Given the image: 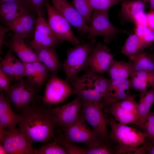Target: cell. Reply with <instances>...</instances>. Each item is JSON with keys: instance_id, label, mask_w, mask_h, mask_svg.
<instances>
[{"instance_id": "obj_1", "label": "cell", "mask_w": 154, "mask_h": 154, "mask_svg": "<svg viewBox=\"0 0 154 154\" xmlns=\"http://www.w3.org/2000/svg\"><path fill=\"white\" fill-rule=\"evenodd\" d=\"M35 101L29 109L22 113L18 129L32 143L47 142L59 125L49 105H37Z\"/></svg>"}, {"instance_id": "obj_2", "label": "cell", "mask_w": 154, "mask_h": 154, "mask_svg": "<svg viewBox=\"0 0 154 154\" xmlns=\"http://www.w3.org/2000/svg\"><path fill=\"white\" fill-rule=\"evenodd\" d=\"M110 127L109 139L113 143L116 154H141L140 147L147 137L143 131L117 122L112 117H106Z\"/></svg>"}, {"instance_id": "obj_3", "label": "cell", "mask_w": 154, "mask_h": 154, "mask_svg": "<svg viewBox=\"0 0 154 154\" xmlns=\"http://www.w3.org/2000/svg\"><path fill=\"white\" fill-rule=\"evenodd\" d=\"M96 43V40L94 38L67 50L66 58L62 63V68L66 75L65 80L69 84L77 76L80 72L89 68V56Z\"/></svg>"}, {"instance_id": "obj_4", "label": "cell", "mask_w": 154, "mask_h": 154, "mask_svg": "<svg viewBox=\"0 0 154 154\" xmlns=\"http://www.w3.org/2000/svg\"><path fill=\"white\" fill-rule=\"evenodd\" d=\"M38 88L22 79L4 90L5 96L17 112L24 113L35 101Z\"/></svg>"}, {"instance_id": "obj_5", "label": "cell", "mask_w": 154, "mask_h": 154, "mask_svg": "<svg viewBox=\"0 0 154 154\" xmlns=\"http://www.w3.org/2000/svg\"><path fill=\"white\" fill-rule=\"evenodd\" d=\"M44 3L48 14L47 22L56 38L59 41H68L75 46L80 44L68 22L51 5L49 0H44Z\"/></svg>"}, {"instance_id": "obj_6", "label": "cell", "mask_w": 154, "mask_h": 154, "mask_svg": "<svg viewBox=\"0 0 154 154\" xmlns=\"http://www.w3.org/2000/svg\"><path fill=\"white\" fill-rule=\"evenodd\" d=\"M108 12L93 10L89 25L90 30L87 40L102 36L106 43H108L116 38L119 33H125V30L118 29L114 26L109 20Z\"/></svg>"}, {"instance_id": "obj_7", "label": "cell", "mask_w": 154, "mask_h": 154, "mask_svg": "<svg viewBox=\"0 0 154 154\" xmlns=\"http://www.w3.org/2000/svg\"><path fill=\"white\" fill-rule=\"evenodd\" d=\"M86 123L81 114L71 126L62 128L66 139L72 143H84L88 146L95 145L105 139L98 136Z\"/></svg>"}, {"instance_id": "obj_8", "label": "cell", "mask_w": 154, "mask_h": 154, "mask_svg": "<svg viewBox=\"0 0 154 154\" xmlns=\"http://www.w3.org/2000/svg\"><path fill=\"white\" fill-rule=\"evenodd\" d=\"M74 94L72 87L65 80L52 75L47 83L42 97L45 104L58 105L65 101Z\"/></svg>"}, {"instance_id": "obj_9", "label": "cell", "mask_w": 154, "mask_h": 154, "mask_svg": "<svg viewBox=\"0 0 154 154\" xmlns=\"http://www.w3.org/2000/svg\"><path fill=\"white\" fill-rule=\"evenodd\" d=\"M0 142L8 154H35L32 143L18 129L7 128Z\"/></svg>"}, {"instance_id": "obj_10", "label": "cell", "mask_w": 154, "mask_h": 154, "mask_svg": "<svg viewBox=\"0 0 154 154\" xmlns=\"http://www.w3.org/2000/svg\"><path fill=\"white\" fill-rule=\"evenodd\" d=\"M84 103L77 96L71 101L63 105L53 108L50 110L54 116L59 126L68 127L73 124L82 114Z\"/></svg>"}, {"instance_id": "obj_11", "label": "cell", "mask_w": 154, "mask_h": 154, "mask_svg": "<svg viewBox=\"0 0 154 154\" xmlns=\"http://www.w3.org/2000/svg\"><path fill=\"white\" fill-rule=\"evenodd\" d=\"M84 103L82 114L86 123L100 137L109 139L106 117L103 113L102 109L93 103Z\"/></svg>"}, {"instance_id": "obj_12", "label": "cell", "mask_w": 154, "mask_h": 154, "mask_svg": "<svg viewBox=\"0 0 154 154\" xmlns=\"http://www.w3.org/2000/svg\"><path fill=\"white\" fill-rule=\"evenodd\" d=\"M110 50L106 44L96 43L89 56V68L100 75L107 72L114 60V55L110 53Z\"/></svg>"}, {"instance_id": "obj_13", "label": "cell", "mask_w": 154, "mask_h": 154, "mask_svg": "<svg viewBox=\"0 0 154 154\" xmlns=\"http://www.w3.org/2000/svg\"><path fill=\"white\" fill-rule=\"evenodd\" d=\"M48 23L43 17L38 16L33 39L28 45L32 49L39 47L55 48L59 44Z\"/></svg>"}, {"instance_id": "obj_14", "label": "cell", "mask_w": 154, "mask_h": 154, "mask_svg": "<svg viewBox=\"0 0 154 154\" xmlns=\"http://www.w3.org/2000/svg\"><path fill=\"white\" fill-rule=\"evenodd\" d=\"M52 6L79 31L88 33L90 28L74 7L67 0H49Z\"/></svg>"}, {"instance_id": "obj_15", "label": "cell", "mask_w": 154, "mask_h": 154, "mask_svg": "<svg viewBox=\"0 0 154 154\" xmlns=\"http://www.w3.org/2000/svg\"><path fill=\"white\" fill-rule=\"evenodd\" d=\"M31 12L24 0L0 4V16L1 21L8 26L23 15Z\"/></svg>"}, {"instance_id": "obj_16", "label": "cell", "mask_w": 154, "mask_h": 154, "mask_svg": "<svg viewBox=\"0 0 154 154\" xmlns=\"http://www.w3.org/2000/svg\"><path fill=\"white\" fill-rule=\"evenodd\" d=\"M23 63L28 81L38 89L42 86L50 73L48 68L39 61Z\"/></svg>"}, {"instance_id": "obj_17", "label": "cell", "mask_w": 154, "mask_h": 154, "mask_svg": "<svg viewBox=\"0 0 154 154\" xmlns=\"http://www.w3.org/2000/svg\"><path fill=\"white\" fill-rule=\"evenodd\" d=\"M143 2L142 0L123 1L121 9L122 15L135 25H146V15L144 13Z\"/></svg>"}, {"instance_id": "obj_18", "label": "cell", "mask_w": 154, "mask_h": 154, "mask_svg": "<svg viewBox=\"0 0 154 154\" xmlns=\"http://www.w3.org/2000/svg\"><path fill=\"white\" fill-rule=\"evenodd\" d=\"M25 39L14 34L9 40L6 42L5 45L22 62L39 61L35 53L26 44Z\"/></svg>"}, {"instance_id": "obj_19", "label": "cell", "mask_w": 154, "mask_h": 154, "mask_svg": "<svg viewBox=\"0 0 154 154\" xmlns=\"http://www.w3.org/2000/svg\"><path fill=\"white\" fill-rule=\"evenodd\" d=\"M37 18L30 13H27L8 26L14 34L25 39L30 38L34 35Z\"/></svg>"}, {"instance_id": "obj_20", "label": "cell", "mask_w": 154, "mask_h": 154, "mask_svg": "<svg viewBox=\"0 0 154 154\" xmlns=\"http://www.w3.org/2000/svg\"><path fill=\"white\" fill-rule=\"evenodd\" d=\"M38 59L48 69L52 75H57L62 63L60 60L55 48L39 47L32 49Z\"/></svg>"}, {"instance_id": "obj_21", "label": "cell", "mask_w": 154, "mask_h": 154, "mask_svg": "<svg viewBox=\"0 0 154 154\" xmlns=\"http://www.w3.org/2000/svg\"><path fill=\"white\" fill-rule=\"evenodd\" d=\"M11 103L3 92L0 95V129H14L22 119L12 110Z\"/></svg>"}, {"instance_id": "obj_22", "label": "cell", "mask_w": 154, "mask_h": 154, "mask_svg": "<svg viewBox=\"0 0 154 154\" xmlns=\"http://www.w3.org/2000/svg\"><path fill=\"white\" fill-rule=\"evenodd\" d=\"M129 80L131 88L143 93L154 84V73L144 71L133 72Z\"/></svg>"}, {"instance_id": "obj_23", "label": "cell", "mask_w": 154, "mask_h": 154, "mask_svg": "<svg viewBox=\"0 0 154 154\" xmlns=\"http://www.w3.org/2000/svg\"><path fill=\"white\" fill-rule=\"evenodd\" d=\"M154 103V84L146 92L140 93L138 103V126L141 128L147 116L150 112V110Z\"/></svg>"}, {"instance_id": "obj_24", "label": "cell", "mask_w": 154, "mask_h": 154, "mask_svg": "<svg viewBox=\"0 0 154 154\" xmlns=\"http://www.w3.org/2000/svg\"><path fill=\"white\" fill-rule=\"evenodd\" d=\"M131 88L129 78H121L111 80L109 88L110 96L116 102L125 99L131 95Z\"/></svg>"}, {"instance_id": "obj_25", "label": "cell", "mask_w": 154, "mask_h": 154, "mask_svg": "<svg viewBox=\"0 0 154 154\" xmlns=\"http://www.w3.org/2000/svg\"><path fill=\"white\" fill-rule=\"evenodd\" d=\"M110 112L117 122L124 124H131L138 126V115L137 111L130 112L123 109L116 102L108 106Z\"/></svg>"}, {"instance_id": "obj_26", "label": "cell", "mask_w": 154, "mask_h": 154, "mask_svg": "<svg viewBox=\"0 0 154 154\" xmlns=\"http://www.w3.org/2000/svg\"><path fill=\"white\" fill-rule=\"evenodd\" d=\"M129 58L132 61L133 72L144 71L154 73V60L152 55L142 50Z\"/></svg>"}, {"instance_id": "obj_27", "label": "cell", "mask_w": 154, "mask_h": 154, "mask_svg": "<svg viewBox=\"0 0 154 154\" xmlns=\"http://www.w3.org/2000/svg\"><path fill=\"white\" fill-rule=\"evenodd\" d=\"M133 72L132 62L114 60L107 72L111 80L128 78Z\"/></svg>"}, {"instance_id": "obj_28", "label": "cell", "mask_w": 154, "mask_h": 154, "mask_svg": "<svg viewBox=\"0 0 154 154\" xmlns=\"http://www.w3.org/2000/svg\"><path fill=\"white\" fill-rule=\"evenodd\" d=\"M151 44L141 39L135 34L131 35L125 41L122 48L121 52L129 57L148 47Z\"/></svg>"}, {"instance_id": "obj_29", "label": "cell", "mask_w": 154, "mask_h": 154, "mask_svg": "<svg viewBox=\"0 0 154 154\" xmlns=\"http://www.w3.org/2000/svg\"><path fill=\"white\" fill-rule=\"evenodd\" d=\"M52 137L54 141L63 147L68 154H86V148L74 144L67 140L64 134L59 129L53 132Z\"/></svg>"}, {"instance_id": "obj_30", "label": "cell", "mask_w": 154, "mask_h": 154, "mask_svg": "<svg viewBox=\"0 0 154 154\" xmlns=\"http://www.w3.org/2000/svg\"><path fill=\"white\" fill-rule=\"evenodd\" d=\"M86 154H116L113 143L110 139H104L95 145L86 148Z\"/></svg>"}, {"instance_id": "obj_31", "label": "cell", "mask_w": 154, "mask_h": 154, "mask_svg": "<svg viewBox=\"0 0 154 154\" xmlns=\"http://www.w3.org/2000/svg\"><path fill=\"white\" fill-rule=\"evenodd\" d=\"M72 2L84 21L90 25L93 9L88 0H72Z\"/></svg>"}, {"instance_id": "obj_32", "label": "cell", "mask_w": 154, "mask_h": 154, "mask_svg": "<svg viewBox=\"0 0 154 154\" xmlns=\"http://www.w3.org/2000/svg\"><path fill=\"white\" fill-rule=\"evenodd\" d=\"M9 60L12 69L17 82L25 77L24 67L22 62H21L9 50L5 55Z\"/></svg>"}, {"instance_id": "obj_33", "label": "cell", "mask_w": 154, "mask_h": 154, "mask_svg": "<svg viewBox=\"0 0 154 154\" xmlns=\"http://www.w3.org/2000/svg\"><path fill=\"white\" fill-rule=\"evenodd\" d=\"M35 154H67L63 147L53 141L48 142L35 149Z\"/></svg>"}, {"instance_id": "obj_34", "label": "cell", "mask_w": 154, "mask_h": 154, "mask_svg": "<svg viewBox=\"0 0 154 154\" xmlns=\"http://www.w3.org/2000/svg\"><path fill=\"white\" fill-rule=\"evenodd\" d=\"M135 34L145 41L151 43L154 42V30L149 28L147 25H135Z\"/></svg>"}, {"instance_id": "obj_35", "label": "cell", "mask_w": 154, "mask_h": 154, "mask_svg": "<svg viewBox=\"0 0 154 154\" xmlns=\"http://www.w3.org/2000/svg\"><path fill=\"white\" fill-rule=\"evenodd\" d=\"M141 128L154 145V111L149 113Z\"/></svg>"}, {"instance_id": "obj_36", "label": "cell", "mask_w": 154, "mask_h": 154, "mask_svg": "<svg viewBox=\"0 0 154 154\" xmlns=\"http://www.w3.org/2000/svg\"><path fill=\"white\" fill-rule=\"evenodd\" d=\"M93 10L108 12L110 8L121 0H88Z\"/></svg>"}, {"instance_id": "obj_37", "label": "cell", "mask_w": 154, "mask_h": 154, "mask_svg": "<svg viewBox=\"0 0 154 154\" xmlns=\"http://www.w3.org/2000/svg\"><path fill=\"white\" fill-rule=\"evenodd\" d=\"M31 12L37 14L38 16L42 17L45 15L46 7L44 0H24Z\"/></svg>"}, {"instance_id": "obj_38", "label": "cell", "mask_w": 154, "mask_h": 154, "mask_svg": "<svg viewBox=\"0 0 154 154\" xmlns=\"http://www.w3.org/2000/svg\"><path fill=\"white\" fill-rule=\"evenodd\" d=\"M11 80L1 69H0V91L2 92L10 86Z\"/></svg>"}, {"instance_id": "obj_39", "label": "cell", "mask_w": 154, "mask_h": 154, "mask_svg": "<svg viewBox=\"0 0 154 154\" xmlns=\"http://www.w3.org/2000/svg\"><path fill=\"white\" fill-rule=\"evenodd\" d=\"M146 15V25L150 29L154 30V11H150Z\"/></svg>"}, {"instance_id": "obj_40", "label": "cell", "mask_w": 154, "mask_h": 154, "mask_svg": "<svg viewBox=\"0 0 154 154\" xmlns=\"http://www.w3.org/2000/svg\"><path fill=\"white\" fill-rule=\"evenodd\" d=\"M11 31L10 28L8 26L4 27L0 25V49L1 50L3 44H6V42L4 40V37L6 33Z\"/></svg>"}, {"instance_id": "obj_41", "label": "cell", "mask_w": 154, "mask_h": 154, "mask_svg": "<svg viewBox=\"0 0 154 154\" xmlns=\"http://www.w3.org/2000/svg\"><path fill=\"white\" fill-rule=\"evenodd\" d=\"M144 144L147 154H154V145L146 142Z\"/></svg>"}, {"instance_id": "obj_42", "label": "cell", "mask_w": 154, "mask_h": 154, "mask_svg": "<svg viewBox=\"0 0 154 154\" xmlns=\"http://www.w3.org/2000/svg\"><path fill=\"white\" fill-rule=\"evenodd\" d=\"M0 154H8L5 149L3 147L2 143L0 142Z\"/></svg>"}, {"instance_id": "obj_43", "label": "cell", "mask_w": 154, "mask_h": 154, "mask_svg": "<svg viewBox=\"0 0 154 154\" xmlns=\"http://www.w3.org/2000/svg\"><path fill=\"white\" fill-rule=\"evenodd\" d=\"M149 2L150 3L151 11H154V0H150Z\"/></svg>"}, {"instance_id": "obj_44", "label": "cell", "mask_w": 154, "mask_h": 154, "mask_svg": "<svg viewBox=\"0 0 154 154\" xmlns=\"http://www.w3.org/2000/svg\"><path fill=\"white\" fill-rule=\"evenodd\" d=\"M17 0H0V4L2 3L13 2Z\"/></svg>"}, {"instance_id": "obj_45", "label": "cell", "mask_w": 154, "mask_h": 154, "mask_svg": "<svg viewBox=\"0 0 154 154\" xmlns=\"http://www.w3.org/2000/svg\"><path fill=\"white\" fill-rule=\"evenodd\" d=\"M144 2H148L150 0H142Z\"/></svg>"}, {"instance_id": "obj_46", "label": "cell", "mask_w": 154, "mask_h": 154, "mask_svg": "<svg viewBox=\"0 0 154 154\" xmlns=\"http://www.w3.org/2000/svg\"><path fill=\"white\" fill-rule=\"evenodd\" d=\"M153 42V43H154V42ZM152 57H153V58L154 60V53H153V54L152 55Z\"/></svg>"}, {"instance_id": "obj_47", "label": "cell", "mask_w": 154, "mask_h": 154, "mask_svg": "<svg viewBox=\"0 0 154 154\" xmlns=\"http://www.w3.org/2000/svg\"><path fill=\"white\" fill-rule=\"evenodd\" d=\"M125 0H121V1H123Z\"/></svg>"}]
</instances>
